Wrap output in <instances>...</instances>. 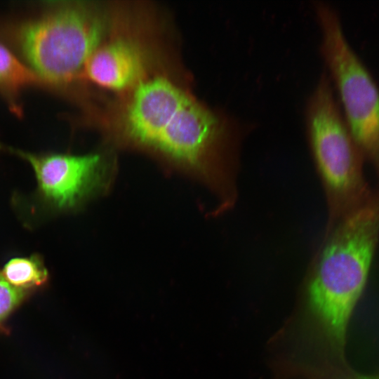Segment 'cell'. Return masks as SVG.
Segmentation results:
<instances>
[{
	"instance_id": "cell-1",
	"label": "cell",
	"mask_w": 379,
	"mask_h": 379,
	"mask_svg": "<svg viewBox=\"0 0 379 379\" xmlns=\"http://www.w3.org/2000/svg\"><path fill=\"white\" fill-rule=\"evenodd\" d=\"M111 126L123 144L213 188L228 187L243 128L168 77L148 74L122 95Z\"/></svg>"
},
{
	"instance_id": "cell-2",
	"label": "cell",
	"mask_w": 379,
	"mask_h": 379,
	"mask_svg": "<svg viewBox=\"0 0 379 379\" xmlns=\"http://www.w3.org/2000/svg\"><path fill=\"white\" fill-rule=\"evenodd\" d=\"M329 232L307 286L306 314L313 333L341 352L378 242L379 192Z\"/></svg>"
},
{
	"instance_id": "cell-3",
	"label": "cell",
	"mask_w": 379,
	"mask_h": 379,
	"mask_svg": "<svg viewBox=\"0 0 379 379\" xmlns=\"http://www.w3.org/2000/svg\"><path fill=\"white\" fill-rule=\"evenodd\" d=\"M112 26L102 6L60 1L12 30V37L31 69L51 88L81 80L88 59Z\"/></svg>"
},
{
	"instance_id": "cell-4",
	"label": "cell",
	"mask_w": 379,
	"mask_h": 379,
	"mask_svg": "<svg viewBox=\"0 0 379 379\" xmlns=\"http://www.w3.org/2000/svg\"><path fill=\"white\" fill-rule=\"evenodd\" d=\"M305 123L310 146L330 209V229L374 195L364 176V157L344 119L334 87L323 72L309 97Z\"/></svg>"
},
{
	"instance_id": "cell-5",
	"label": "cell",
	"mask_w": 379,
	"mask_h": 379,
	"mask_svg": "<svg viewBox=\"0 0 379 379\" xmlns=\"http://www.w3.org/2000/svg\"><path fill=\"white\" fill-rule=\"evenodd\" d=\"M314 8L326 72L348 128L379 181V87L345 37L338 12L322 1H314Z\"/></svg>"
},
{
	"instance_id": "cell-6",
	"label": "cell",
	"mask_w": 379,
	"mask_h": 379,
	"mask_svg": "<svg viewBox=\"0 0 379 379\" xmlns=\"http://www.w3.org/2000/svg\"><path fill=\"white\" fill-rule=\"evenodd\" d=\"M9 150L32 166L36 181L35 199L51 213L77 210L107 191L112 181V163L101 152L73 154Z\"/></svg>"
},
{
	"instance_id": "cell-7",
	"label": "cell",
	"mask_w": 379,
	"mask_h": 379,
	"mask_svg": "<svg viewBox=\"0 0 379 379\" xmlns=\"http://www.w3.org/2000/svg\"><path fill=\"white\" fill-rule=\"evenodd\" d=\"M148 56L146 47L135 36L108 35L88 59L81 80L122 95L149 74Z\"/></svg>"
},
{
	"instance_id": "cell-8",
	"label": "cell",
	"mask_w": 379,
	"mask_h": 379,
	"mask_svg": "<svg viewBox=\"0 0 379 379\" xmlns=\"http://www.w3.org/2000/svg\"><path fill=\"white\" fill-rule=\"evenodd\" d=\"M0 272L12 287L32 296L45 289L50 282L49 272L38 253L11 258Z\"/></svg>"
},
{
	"instance_id": "cell-9",
	"label": "cell",
	"mask_w": 379,
	"mask_h": 379,
	"mask_svg": "<svg viewBox=\"0 0 379 379\" xmlns=\"http://www.w3.org/2000/svg\"><path fill=\"white\" fill-rule=\"evenodd\" d=\"M35 84L48 86L41 77L0 43V92L14 104L15 111L14 102L20 91Z\"/></svg>"
},
{
	"instance_id": "cell-10",
	"label": "cell",
	"mask_w": 379,
	"mask_h": 379,
	"mask_svg": "<svg viewBox=\"0 0 379 379\" xmlns=\"http://www.w3.org/2000/svg\"><path fill=\"white\" fill-rule=\"evenodd\" d=\"M32 295L12 287L0 272V334L8 335V321L12 315Z\"/></svg>"
},
{
	"instance_id": "cell-11",
	"label": "cell",
	"mask_w": 379,
	"mask_h": 379,
	"mask_svg": "<svg viewBox=\"0 0 379 379\" xmlns=\"http://www.w3.org/2000/svg\"><path fill=\"white\" fill-rule=\"evenodd\" d=\"M349 379H379V376L353 375Z\"/></svg>"
},
{
	"instance_id": "cell-12",
	"label": "cell",
	"mask_w": 379,
	"mask_h": 379,
	"mask_svg": "<svg viewBox=\"0 0 379 379\" xmlns=\"http://www.w3.org/2000/svg\"><path fill=\"white\" fill-rule=\"evenodd\" d=\"M0 147H1V145H0Z\"/></svg>"
}]
</instances>
